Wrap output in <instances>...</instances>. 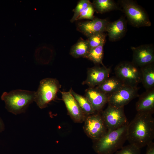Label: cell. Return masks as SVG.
Wrapping results in <instances>:
<instances>
[{
  "label": "cell",
  "instance_id": "1",
  "mask_svg": "<svg viewBox=\"0 0 154 154\" xmlns=\"http://www.w3.org/2000/svg\"><path fill=\"white\" fill-rule=\"evenodd\" d=\"M153 114L137 112L127 126V140L129 144L141 149L153 142L154 119Z\"/></svg>",
  "mask_w": 154,
  "mask_h": 154
},
{
  "label": "cell",
  "instance_id": "2",
  "mask_svg": "<svg viewBox=\"0 0 154 154\" xmlns=\"http://www.w3.org/2000/svg\"><path fill=\"white\" fill-rule=\"evenodd\" d=\"M128 123L116 129L108 131L101 138L94 141L93 148L95 151L98 154H114L120 149L127 140Z\"/></svg>",
  "mask_w": 154,
  "mask_h": 154
},
{
  "label": "cell",
  "instance_id": "3",
  "mask_svg": "<svg viewBox=\"0 0 154 154\" xmlns=\"http://www.w3.org/2000/svg\"><path fill=\"white\" fill-rule=\"evenodd\" d=\"M35 91L17 89L3 92L1 98L9 112L17 115L25 112L34 100Z\"/></svg>",
  "mask_w": 154,
  "mask_h": 154
},
{
  "label": "cell",
  "instance_id": "4",
  "mask_svg": "<svg viewBox=\"0 0 154 154\" xmlns=\"http://www.w3.org/2000/svg\"><path fill=\"white\" fill-rule=\"evenodd\" d=\"M61 87L56 79L46 78L41 80L37 91L35 92L34 102L40 108H46L50 102L56 98Z\"/></svg>",
  "mask_w": 154,
  "mask_h": 154
},
{
  "label": "cell",
  "instance_id": "5",
  "mask_svg": "<svg viewBox=\"0 0 154 154\" xmlns=\"http://www.w3.org/2000/svg\"><path fill=\"white\" fill-rule=\"evenodd\" d=\"M120 3L129 22L136 27H149L151 23L146 12L133 1L122 0Z\"/></svg>",
  "mask_w": 154,
  "mask_h": 154
},
{
  "label": "cell",
  "instance_id": "6",
  "mask_svg": "<svg viewBox=\"0 0 154 154\" xmlns=\"http://www.w3.org/2000/svg\"><path fill=\"white\" fill-rule=\"evenodd\" d=\"M116 76L124 84L137 87L141 82L140 68L132 62H123L117 64L114 69Z\"/></svg>",
  "mask_w": 154,
  "mask_h": 154
},
{
  "label": "cell",
  "instance_id": "7",
  "mask_svg": "<svg viewBox=\"0 0 154 154\" xmlns=\"http://www.w3.org/2000/svg\"><path fill=\"white\" fill-rule=\"evenodd\" d=\"M100 112L87 116L84 121L85 133L94 141L101 138L108 131Z\"/></svg>",
  "mask_w": 154,
  "mask_h": 154
},
{
  "label": "cell",
  "instance_id": "8",
  "mask_svg": "<svg viewBox=\"0 0 154 154\" xmlns=\"http://www.w3.org/2000/svg\"><path fill=\"white\" fill-rule=\"evenodd\" d=\"M101 114L108 131L116 129L128 123L124 107H117L108 105Z\"/></svg>",
  "mask_w": 154,
  "mask_h": 154
},
{
  "label": "cell",
  "instance_id": "9",
  "mask_svg": "<svg viewBox=\"0 0 154 154\" xmlns=\"http://www.w3.org/2000/svg\"><path fill=\"white\" fill-rule=\"evenodd\" d=\"M138 88L124 85L109 96L108 105L117 107H124L133 99L139 96Z\"/></svg>",
  "mask_w": 154,
  "mask_h": 154
},
{
  "label": "cell",
  "instance_id": "10",
  "mask_svg": "<svg viewBox=\"0 0 154 154\" xmlns=\"http://www.w3.org/2000/svg\"><path fill=\"white\" fill-rule=\"evenodd\" d=\"M133 51L132 63L139 67L153 63L154 61V48L153 45L144 44L131 47Z\"/></svg>",
  "mask_w": 154,
  "mask_h": 154
},
{
  "label": "cell",
  "instance_id": "11",
  "mask_svg": "<svg viewBox=\"0 0 154 154\" xmlns=\"http://www.w3.org/2000/svg\"><path fill=\"white\" fill-rule=\"evenodd\" d=\"M62 100L65 104L68 114L75 123L84 122L87 116L82 112L70 91L61 92Z\"/></svg>",
  "mask_w": 154,
  "mask_h": 154
},
{
  "label": "cell",
  "instance_id": "12",
  "mask_svg": "<svg viewBox=\"0 0 154 154\" xmlns=\"http://www.w3.org/2000/svg\"><path fill=\"white\" fill-rule=\"evenodd\" d=\"M110 68L104 66H95L88 69L87 77L82 84L86 85L89 87H96L103 82L109 77L110 72Z\"/></svg>",
  "mask_w": 154,
  "mask_h": 154
},
{
  "label": "cell",
  "instance_id": "13",
  "mask_svg": "<svg viewBox=\"0 0 154 154\" xmlns=\"http://www.w3.org/2000/svg\"><path fill=\"white\" fill-rule=\"evenodd\" d=\"M109 22L106 19L95 18L90 21L79 23L77 29L88 38L96 34L104 33Z\"/></svg>",
  "mask_w": 154,
  "mask_h": 154
},
{
  "label": "cell",
  "instance_id": "14",
  "mask_svg": "<svg viewBox=\"0 0 154 154\" xmlns=\"http://www.w3.org/2000/svg\"><path fill=\"white\" fill-rule=\"evenodd\" d=\"M88 100L96 112H100L108 103L109 95L96 87H89L85 90L84 96Z\"/></svg>",
  "mask_w": 154,
  "mask_h": 154
},
{
  "label": "cell",
  "instance_id": "15",
  "mask_svg": "<svg viewBox=\"0 0 154 154\" xmlns=\"http://www.w3.org/2000/svg\"><path fill=\"white\" fill-rule=\"evenodd\" d=\"M126 22L123 18L112 22H109L106 29L110 40L115 41L122 38L125 33Z\"/></svg>",
  "mask_w": 154,
  "mask_h": 154
},
{
  "label": "cell",
  "instance_id": "16",
  "mask_svg": "<svg viewBox=\"0 0 154 154\" xmlns=\"http://www.w3.org/2000/svg\"><path fill=\"white\" fill-rule=\"evenodd\" d=\"M136 104L137 112H154V88L146 91L139 96Z\"/></svg>",
  "mask_w": 154,
  "mask_h": 154
},
{
  "label": "cell",
  "instance_id": "17",
  "mask_svg": "<svg viewBox=\"0 0 154 154\" xmlns=\"http://www.w3.org/2000/svg\"><path fill=\"white\" fill-rule=\"evenodd\" d=\"M141 82L143 86L148 90L154 88V63L143 66L140 68Z\"/></svg>",
  "mask_w": 154,
  "mask_h": 154
},
{
  "label": "cell",
  "instance_id": "18",
  "mask_svg": "<svg viewBox=\"0 0 154 154\" xmlns=\"http://www.w3.org/2000/svg\"><path fill=\"white\" fill-rule=\"evenodd\" d=\"M124 84L116 77H109L96 87L109 96L115 92L124 85Z\"/></svg>",
  "mask_w": 154,
  "mask_h": 154
},
{
  "label": "cell",
  "instance_id": "19",
  "mask_svg": "<svg viewBox=\"0 0 154 154\" xmlns=\"http://www.w3.org/2000/svg\"><path fill=\"white\" fill-rule=\"evenodd\" d=\"M70 90L81 110L86 116L97 112L93 109L89 101L85 96L76 93L72 88H71Z\"/></svg>",
  "mask_w": 154,
  "mask_h": 154
},
{
  "label": "cell",
  "instance_id": "20",
  "mask_svg": "<svg viewBox=\"0 0 154 154\" xmlns=\"http://www.w3.org/2000/svg\"><path fill=\"white\" fill-rule=\"evenodd\" d=\"M90 47L87 40H79L71 48L70 54L74 57L85 58L88 52Z\"/></svg>",
  "mask_w": 154,
  "mask_h": 154
},
{
  "label": "cell",
  "instance_id": "21",
  "mask_svg": "<svg viewBox=\"0 0 154 154\" xmlns=\"http://www.w3.org/2000/svg\"><path fill=\"white\" fill-rule=\"evenodd\" d=\"M92 4L97 13H103L117 8L115 2L112 0H95Z\"/></svg>",
  "mask_w": 154,
  "mask_h": 154
},
{
  "label": "cell",
  "instance_id": "22",
  "mask_svg": "<svg viewBox=\"0 0 154 154\" xmlns=\"http://www.w3.org/2000/svg\"><path fill=\"white\" fill-rule=\"evenodd\" d=\"M104 44H102L96 47L90 49L84 58L90 60L95 64H103Z\"/></svg>",
  "mask_w": 154,
  "mask_h": 154
},
{
  "label": "cell",
  "instance_id": "23",
  "mask_svg": "<svg viewBox=\"0 0 154 154\" xmlns=\"http://www.w3.org/2000/svg\"><path fill=\"white\" fill-rule=\"evenodd\" d=\"M106 35L104 33H101L94 34L88 37L87 40L90 49L104 44Z\"/></svg>",
  "mask_w": 154,
  "mask_h": 154
},
{
  "label": "cell",
  "instance_id": "24",
  "mask_svg": "<svg viewBox=\"0 0 154 154\" xmlns=\"http://www.w3.org/2000/svg\"><path fill=\"white\" fill-rule=\"evenodd\" d=\"M92 3L88 0H81L78 3L76 6L73 10V16L70 20V22H73L77 19L84 9Z\"/></svg>",
  "mask_w": 154,
  "mask_h": 154
},
{
  "label": "cell",
  "instance_id": "25",
  "mask_svg": "<svg viewBox=\"0 0 154 154\" xmlns=\"http://www.w3.org/2000/svg\"><path fill=\"white\" fill-rule=\"evenodd\" d=\"M141 149L135 145L129 144L123 146L114 154H140Z\"/></svg>",
  "mask_w": 154,
  "mask_h": 154
},
{
  "label": "cell",
  "instance_id": "26",
  "mask_svg": "<svg viewBox=\"0 0 154 154\" xmlns=\"http://www.w3.org/2000/svg\"><path fill=\"white\" fill-rule=\"evenodd\" d=\"M95 11L94 7L92 3L80 15L76 20L83 19L93 20L95 18L94 16Z\"/></svg>",
  "mask_w": 154,
  "mask_h": 154
},
{
  "label": "cell",
  "instance_id": "27",
  "mask_svg": "<svg viewBox=\"0 0 154 154\" xmlns=\"http://www.w3.org/2000/svg\"><path fill=\"white\" fill-rule=\"evenodd\" d=\"M145 154H154V143L152 142L147 145Z\"/></svg>",
  "mask_w": 154,
  "mask_h": 154
},
{
  "label": "cell",
  "instance_id": "28",
  "mask_svg": "<svg viewBox=\"0 0 154 154\" xmlns=\"http://www.w3.org/2000/svg\"><path fill=\"white\" fill-rule=\"evenodd\" d=\"M5 129V126L4 123L0 117V132L3 131Z\"/></svg>",
  "mask_w": 154,
  "mask_h": 154
}]
</instances>
